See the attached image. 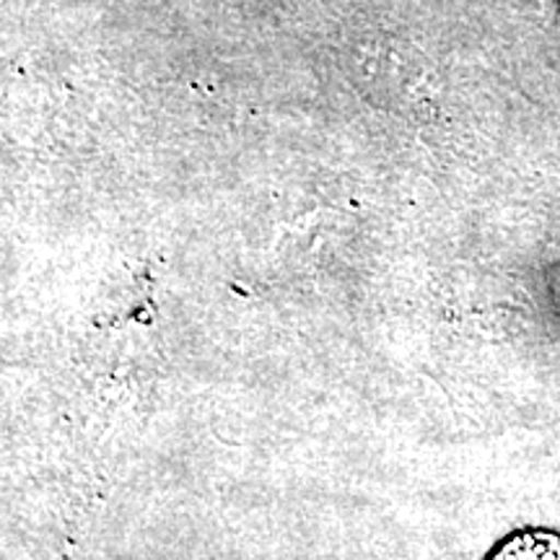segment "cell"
<instances>
[{"mask_svg":"<svg viewBox=\"0 0 560 560\" xmlns=\"http://www.w3.org/2000/svg\"><path fill=\"white\" fill-rule=\"evenodd\" d=\"M486 560H560V532L548 527H524L511 532Z\"/></svg>","mask_w":560,"mask_h":560,"instance_id":"1","label":"cell"}]
</instances>
